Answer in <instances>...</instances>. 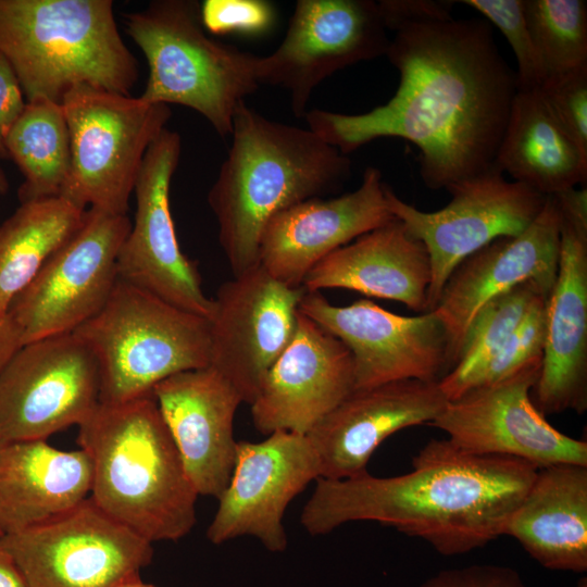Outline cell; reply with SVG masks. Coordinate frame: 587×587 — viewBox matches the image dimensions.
<instances>
[{
    "label": "cell",
    "mask_w": 587,
    "mask_h": 587,
    "mask_svg": "<svg viewBox=\"0 0 587 587\" xmlns=\"http://www.w3.org/2000/svg\"><path fill=\"white\" fill-rule=\"evenodd\" d=\"M354 390L352 357L333 334L299 312L292 339L250 404L254 427L307 435Z\"/></svg>",
    "instance_id": "ffe728a7"
},
{
    "label": "cell",
    "mask_w": 587,
    "mask_h": 587,
    "mask_svg": "<svg viewBox=\"0 0 587 587\" xmlns=\"http://www.w3.org/2000/svg\"><path fill=\"white\" fill-rule=\"evenodd\" d=\"M495 164L544 196L586 186L587 154L560 126L537 89H517Z\"/></svg>",
    "instance_id": "83f0119b"
},
{
    "label": "cell",
    "mask_w": 587,
    "mask_h": 587,
    "mask_svg": "<svg viewBox=\"0 0 587 587\" xmlns=\"http://www.w3.org/2000/svg\"><path fill=\"white\" fill-rule=\"evenodd\" d=\"M541 361L448 401L428 425L471 453L512 457L537 469L561 463L587 466L586 441L554 428L532 400Z\"/></svg>",
    "instance_id": "9a60e30c"
},
{
    "label": "cell",
    "mask_w": 587,
    "mask_h": 587,
    "mask_svg": "<svg viewBox=\"0 0 587 587\" xmlns=\"http://www.w3.org/2000/svg\"><path fill=\"white\" fill-rule=\"evenodd\" d=\"M0 587H26L8 552L0 545Z\"/></svg>",
    "instance_id": "60d3db41"
},
{
    "label": "cell",
    "mask_w": 587,
    "mask_h": 587,
    "mask_svg": "<svg viewBox=\"0 0 587 587\" xmlns=\"http://www.w3.org/2000/svg\"><path fill=\"white\" fill-rule=\"evenodd\" d=\"M432 267L425 246L395 218L338 248L305 276V291L344 288L427 312Z\"/></svg>",
    "instance_id": "d4e9b609"
},
{
    "label": "cell",
    "mask_w": 587,
    "mask_h": 587,
    "mask_svg": "<svg viewBox=\"0 0 587 587\" xmlns=\"http://www.w3.org/2000/svg\"><path fill=\"white\" fill-rule=\"evenodd\" d=\"M560 252L547 298V334L539 377L532 390L544 414L587 410V188L554 196Z\"/></svg>",
    "instance_id": "e0dca14e"
},
{
    "label": "cell",
    "mask_w": 587,
    "mask_h": 587,
    "mask_svg": "<svg viewBox=\"0 0 587 587\" xmlns=\"http://www.w3.org/2000/svg\"><path fill=\"white\" fill-rule=\"evenodd\" d=\"M199 8L192 0H154L125 14L126 32L149 67L139 97L192 109L226 138L238 107L260 86L259 55L208 37Z\"/></svg>",
    "instance_id": "8992f818"
},
{
    "label": "cell",
    "mask_w": 587,
    "mask_h": 587,
    "mask_svg": "<svg viewBox=\"0 0 587 587\" xmlns=\"http://www.w3.org/2000/svg\"><path fill=\"white\" fill-rule=\"evenodd\" d=\"M91 463L82 450L47 440L0 444V537L39 525L90 496Z\"/></svg>",
    "instance_id": "484cf974"
},
{
    "label": "cell",
    "mask_w": 587,
    "mask_h": 587,
    "mask_svg": "<svg viewBox=\"0 0 587 587\" xmlns=\"http://www.w3.org/2000/svg\"><path fill=\"white\" fill-rule=\"evenodd\" d=\"M412 471L316 479L300 523L324 535L353 521H375L427 541L442 555L482 548L504 535L538 469L505 455L475 454L448 438L432 439Z\"/></svg>",
    "instance_id": "7a4b0ae2"
},
{
    "label": "cell",
    "mask_w": 587,
    "mask_h": 587,
    "mask_svg": "<svg viewBox=\"0 0 587 587\" xmlns=\"http://www.w3.org/2000/svg\"><path fill=\"white\" fill-rule=\"evenodd\" d=\"M299 312L348 348L354 389L403 379L439 383L453 367L447 329L434 311L399 315L367 299L340 307L321 291H305Z\"/></svg>",
    "instance_id": "4fadbf2b"
},
{
    "label": "cell",
    "mask_w": 587,
    "mask_h": 587,
    "mask_svg": "<svg viewBox=\"0 0 587 587\" xmlns=\"http://www.w3.org/2000/svg\"><path fill=\"white\" fill-rule=\"evenodd\" d=\"M117 587H158V586L152 585V584H146L141 579H138V580H135V582H130V583L120 585Z\"/></svg>",
    "instance_id": "7bdbcfd3"
},
{
    "label": "cell",
    "mask_w": 587,
    "mask_h": 587,
    "mask_svg": "<svg viewBox=\"0 0 587 587\" xmlns=\"http://www.w3.org/2000/svg\"><path fill=\"white\" fill-rule=\"evenodd\" d=\"M180 135L165 128L149 147L134 187L136 213L117 257V277L187 312L210 319L212 299L197 264L180 250L170 208Z\"/></svg>",
    "instance_id": "2e32d148"
},
{
    "label": "cell",
    "mask_w": 587,
    "mask_h": 587,
    "mask_svg": "<svg viewBox=\"0 0 587 587\" xmlns=\"http://www.w3.org/2000/svg\"><path fill=\"white\" fill-rule=\"evenodd\" d=\"M537 90L560 126L587 154V66L546 78Z\"/></svg>",
    "instance_id": "e575fe53"
},
{
    "label": "cell",
    "mask_w": 587,
    "mask_h": 587,
    "mask_svg": "<svg viewBox=\"0 0 587 587\" xmlns=\"http://www.w3.org/2000/svg\"><path fill=\"white\" fill-rule=\"evenodd\" d=\"M200 21L213 35H260L275 23L274 5L264 0H204Z\"/></svg>",
    "instance_id": "d590c367"
},
{
    "label": "cell",
    "mask_w": 587,
    "mask_h": 587,
    "mask_svg": "<svg viewBox=\"0 0 587 587\" xmlns=\"http://www.w3.org/2000/svg\"><path fill=\"white\" fill-rule=\"evenodd\" d=\"M420 587H527L520 574L496 564H473L461 569L442 570Z\"/></svg>",
    "instance_id": "8d00e7d4"
},
{
    "label": "cell",
    "mask_w": 587,
    "mask_h": 587,
    "mask_svg": "<svg viewBox=\"0 0 587 587\" xmlns=\"http://www.w3.org/2000/svg\"><path fill=\"white\" fill-rule=\"evenodd\" d=\"M0 53L26 101L78 86L129 96L139 77L111 0H0Z\"/></svg>",
    "instance_id": "5b68a950"
},
{
    "label": "cell",
    "mask_w": 587,
    "mask_h": 587,
    "mask_svg": "<svg viewBox=\"0 0 587 587\" xmlns=\"http://www.w3.org/2000/svg\"><path fill=\"white\" fill-rule=\"evenodd\" d=\"M524 3L544 80L587 66V2L524 0Z\"/></svg>",
    "instance_id": "1f68e13d"
},
{
    "label": "cell",
    "mask_w": 587,
    "mask_h": 587,
    "mask_svg": "<svg viewBox=\"0 0 587 587\" xmlns=\"http://www.w3.org/2000/svg\"><path fill=\"white\" fill-rule=\"evenodd\" d=\"M447 402L438 383L417 379L354 389L307 434L321 477L348 479L367 473L371 455L387 437L430 424Z\"/></svg>",
    "instance_id": "603a6c76"
},
{
    "label": "cell",
    "mask_w": 587,
    "mask_h": 587,
    "mask_svg": "<svg viewBox=\"0 0 587 587\" xmlns=\"http://www.w3.org/2000/svg\"><path fill=\"white\" fill-rule=\"evenodd\" d=\"M303 287L286 286L260 264L224 282L213 301L210 366L251 404L294 337Z\"/></svg>",
    "instance_id": "ac0fdd59"
},
{
    "label": "cell",
    "mask_w": 587,
    "mask_h": 587,
    "mask_svg": "<svg viewBox=\"0 0 587 587\" xmlns=\"http://www.w3.org/2000/svg\"><path fill=\"white\" fill-rule=\"evenodd\" d=\"M457 1L450 0H379L382 20L387 30L403 26L453 18L451 11Z\"/></svg>",
    "instance_id": "74e56055"
},
{
    "label": "cell",
    "mask_w": 587,
    "mask_h": 587,
    "mask_svg": "<svg viewBox=\"0 0 587 587\" xmlns=\"http://www.w3.org/2000/svg\"><path fill=\"white\" fill-rule=\"evenodd\" d=\"M9 160L23 176L20 203L61 197L71 172V140L61 103L26 101L7 139Z\"/></svg>",
    "instance_id": "f546056e"
},
{
    "label": "cell",
    "mask_w": 587,
    "mask_h": 587,
    "mask_svg": "<svg viewBox=\"0 0 587 587\" xmlns=\"http://www.w3.org/2000/svg\"><path fill=\"white\" fill-rule=\"evenodd\" d=\"M451 200L436 211H422L387 185L389 211L426 248L432 267L427 312L459 263L499 237L523 233L542 210L547 196L504 178L496 166L447 190Z\"/></svg>",
    "instance_id": "8fae6325"
},
{
    "label": "cell",
    "mask_w": 587,
    "mask_h": 587,
    "mask_svg": "<svg viewBox=\"0 0 587 587\" xmlns=\"http://www.w3.org/2000/svg\"><path fill=\"white\" fill-rule=\"evenodd\" d=\"M321 477L307 435L274 432L260 442L237 441L235 466L207 537L215 545L253 536L272 552L287 548L283 517L290 501Z\"/></svg>",
    "instance_id": "d6986e66"
},
{
    "label": "cell",
    "mask_w": 587,
    "mask_h": 587,
    "mask_svg": "<svg viewBox=\"0 0 587 587\" xmlns=\"http://www.w3.org/2000/svg\"><path fill=\"white\" fill-rule=\"evenodd\" d=\"M86 209L55 197L21 203L0 225V315L79 228Z\"/></svg>",
    "instance_id": "f1b7e54d"
},
{
    "label": "cell",
    "mask_w": 587,
    "mask_h": 587,
    "mask_svg": "<svg viewBox=\"0 0 587 587\" xmlns=\"http://www.w3.org/2000/svg\"><path fill=\"white\" fill-rule=\"evenodd\" d=\"M394 34L385 57L400 78L390 100L361 114L309 110L308 128L346 155L377 138H403L419 148L420 175L433 190L496 167L517 78L490 23L451 18Z\"/></svg>",
    "instance_id": "6da1fadb"
},
{
    "label": "cell",
    "mask_w": 587,
    "mask_h": 587,
    "mask_svg": "<svg viewBox=\"0 0 587 587\" xmlns=\"http://www.w3.org/2000/svg\"><path fill=\"white\" fill-rule=\"evenodd\" d=\"M230 136L208 203L238 276L259 265L268 221L299 202L338 192L351 176V160L310 128L268 120L246 102L235 112Z\"/></svg>",
    "instance_id": "3957f363"
},
{
    "label": "cell",
    "mask_w": 587,
    "mask_h": 587,
    "mask_svg": "<svg viewBox=\"0 0 587 587\" xmlns=\"http://www.w3.org/2000/svg\"><path fill=\"white\" fill-rule=\"evenodd\" d=\"M130 227L127 214L86 209L76 233L8 310L23 345L73 333L102 309L118 279L117 257Z\"/></svg>",
    "instance_id": "30bf717a"
},
{
    "label": "cell",
    "mask_w": 587,
    "mask_h": 587,
    "mask_svg": "<svg viewBox=\"0 0 587 587\" xmlns=\"http://www.w3.org/2000/svg\"><path fill=\"white\" fill-rule=\"evenodd\" d=\"M77 442L91 463L89 497L104 513L151 544L190 533L198 494L153 391L100 402Z\"/></svg>",
    "instance_id": "277c9868"
},
{
    "label": "cell",
    "mask_w": 587,
    "mask_h": 587,
    "mask_svg": "<svg viewBox=\"0 0 587 587\" xmlns=\"http://www.w3.org/2000/svg\"><path fill=\"white\" fill-rule=\"evenodd\" d=\"M577 587H587V579L586 577H583L579 579Z\"/></svg>",
    "instance_id": "ee69618b"
},
{
    "label": "cell",
    "mask_w": 587,
    "mask_h": 587,
    "mask_svg": "<svg viewBox=\"0 0 587 587\" xmlns=\"http://www.w3.org/2000/svg\"><path fill=\"white\" fill-rule=\"evenodd\" d=\"M547 295H540L533 301L519 326L485 367L475 387L498 382L527 363L542 359L547 334Z\"/></svg>",
    "instance_id": "836d02e7"
},
{
    "label": "cell",
    "mask_w": 587,
    "mask_h": 587,
    "mask_svg": "<svg viewBox=\"0 0 587 587\" xmlns=\"http://www.w3.org/2000/svg\"><path fill=\"white\" fill-rule=\"evenodd\" d=\"M22 346V335L13 320L8 313L0 315V370Z\"/></svg>",
    "instance_id": "ab89813d"
},
{
    "label": "cell",
    "mask_w": 587,
    "mask_h": 587,
    "mask_svg": "<svg viewBox=\"0 0 587 587\" xmlns=\"http://www.w3.org/2000/svg\"><path fill=\"white\" fill-rule=\"evenodd\" d=\"M492 23L508 40L517 62V89H537L544 80L542 68L525 15L524 0H463Z\"/></svg>",
    "instance_id": "d6a6232c"
},
{
    "label": "cell",
    "mask_w": 587,
    "mask_h": 587,
    "mask_svg": "<svg viewBox=\"0 0 587 587\" xmlns=\"http://www.w3.org/2000/svg\"><path fill=\"white\" fill-rule=\"evenodd\" d=\"M386 186L380 171L369 166L354 191L308 199L277 213L263 229L259 264L286 286L303 287L308 273L329 253L396 218Z\"/></svg>",
    "instance_id": "44dd1931"
},
{
    "label": "cell",
    "mask_w": 587,
    "mask_h": 587,
    "mask_svg": "<svg viewBox=\"0 0 587 587\" xmlns=\"http://www.w3.org/2000/svg\"><path fill=\"white\" fill-rule=\"evenodd\" d=\"M100 403L97 360L74 333L23 345L0 370V444L47 440Z\"/></svg>",
    "instance_id": "7c38bea8"
},
{
    "label": "cell",
    "mask_w": 587,
    "mask_h": 587,
    "mask_svg": "<svg viewBox=\"0 0 587 587\" xmlns=\"http://www.w3.org/2000/svg\"><path fill=\"white\" fill-rule=\"evenodd\" d=\"M390 39L373 0H299L280 45L259 57L258 80L285 89L304 116L313 90L347 66L386 55Z\"/></svg>",
    "instance_id": "5bb4252c"
},
{
    "label": "cell",
    "mask_w": 587,
    "mask_h": 587,
    "mask_svg": "<svg viewBox=\"0 0 587 587\" xmlns=\"http://www.w3.org/2000/svg\"><path fill=\"white\" fill-rule=\"evenodd\" d=\"M73 333L97 360L102 403L150 394L174 374L210 366L208 319L121 279L102 309Z\"/></svg>",
    "instance_id": "52a82bcc"
},
{
    "label": "cell",
    "mask_w": 587,
    "mask_h": 587,
    "mask_svg": "<svg viewBox=\"0 0 587 587\" xmlns=\"http://www.w3.org/2000/svg\"><path fill=\"white\" fill-rule=\"evenodd\" d=\"M26 587H117L140 579L152 544L88 497L39 525L0 537Z\"/></svg>",
    "instance_id": "9c48e42d"
},
{
    "label": "cell",
    "mask_w": 587,
    "mask_h": 587,
    "mask_svg": "<svg viewBox=\"0 0 587 587\" xmlns=\"http://www.w3.org/2000/svg\"><path fill=\"white\" fill-rule=\"evenodd\" d=\"M560 252V212L553 196L520 235L499 237L465 258L448 277L433 310L445 325L453 366L464 335L488 301L534 282L550 294Z\"/></svg>",
    "instance_id": "7402d4cb"
},
{
    "label": "cell",
    "mask_w": 587,
    "mask_h": 587,
    "mask_svg": "<svg viewBox=\"0 0 587 587\" xmlns=\"http://www.w3.org/2000/svg\"><path fill=\"white\" fill-rule=\"evenodd\" d=\"M504 535L550 570L587 571V466L538 469Z\"/></svg>",
    "instance_id": "4316f807"
},
{
    "label": "cell",
    "mask_w": 587,
    "mask_h": 587,
    "mask_svg": "<svg viewBox=\"0 0 587 587\" xmlns=\"http://www.w3.org/2000/svg\"><path fill=\"white\" fill-rule=\"evenodd\" d=\"M540 295L549 296L538 284L525 282L480 308L464 335L454 366L438 383L448 401L475 387L485 367Z\"/></svg>",
    "instance_id": "4dcf8cb0"
},
{
    "label": "cell",
    "mask_w": 587,
    "mask_h": 587,
    "mask_svg": "<svg viewBox=\"0 0 587 587\" xmlns=\"http://www.w3.org/2000/svg\"><path fill=\"white\" fill-rule=\"evenodd\" d=\"M152 391L198 496L217 499L235 466L239 394L212 366L174 374Z\"/></svg>",
    "instance_id": "cb8c5ba5"
},
{
    "label": "cell",
    "mask_w": 587,
    "mask_h": 587,
    "mask_svg": "<svg viewBox=\"0 0 587 587\" xmlns=\"http://www.w3.org/2000/svg\"><path fill=\"white\" fill-rule=\"evenodd\" d=\"M71 140V172L62 198L125 215L145 155L166 128L168 105L89 86L61 102Z\"/></svg>",
    "instance_id": "ba28073f"
},
{
    "label": "cell",
    "mask_w": 587,
    "mask_h": 587,
    "mask_svg": "<svg viewBox=\"0 0 587 587\" xmlns=\"http://www.w3.org/2000/svg\"><path fill=\"white\" fill-rule=\"evenodd\" d=\"M10 188L9 179L3 171V168L0 166V196H4Z\"/></svg>",
    "instance_id": "b9f144b4"
},
{
    "label": "cell",
    "mask_w": 587,
    "mask_h": 587,
    "mask_svg": "<svg viewBox=\"0 0 587 587\" xmlns=\"http://www.w3.org/2000/svg\"><path fill=\"white\" fill-rule=\"evenodd\" d=\"M25 105L26 99L20 82L0 53V161L9 160L7 139Z\"/></svg>",
    "instance_id": "f35d334b"
}]
</instances>
